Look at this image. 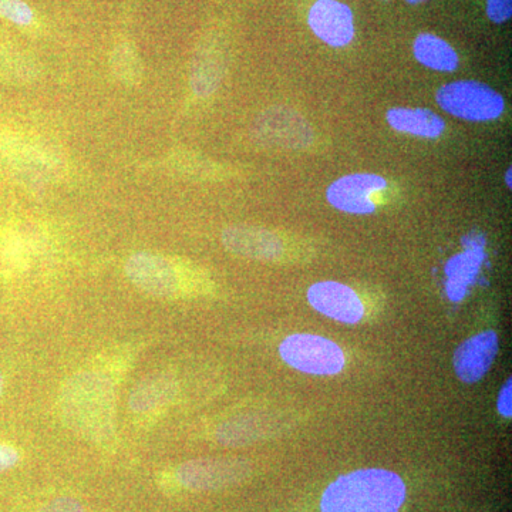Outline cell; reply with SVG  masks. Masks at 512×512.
Wrapping results in <instances>:
<instances>
[{"label":"cell","instance_id":"obj_1","mask_svg":"<svg viewBox=\"0 0 512 512\" xmlns=\"http://www.w3.org/2000/svg\"><path fill=\"white\" fill-rule=\"evenodd\" d=\"M60 407L67 426L84 439L106 441L113 436L116 392L109 376L83 372L70 377L60 394Z\"/></svg>","mask_w":512,"mask_h":512},{"label":"cell","instance_id":"obj_2","mask_svg":"<svg viewBox=\"0 0 512 512\" xmlns=\"http://www.w3.org/2000/svg\"><path fill=\"white\" fill-rule=\"evenodd\" d=\"M403 478L384 468H362L340 476L326 488L322 512H400L406 503Z\"/></svg>","mask_w":512,"mask_h":512},{"label":"cell","instance_id":"obj_3","mask_svg":"<svg viewBox=\"0 0 512 512\" xmlns=\"http://www.w3.org/2000/svg\"><path fill=\"white\" fill-rule=\"evenodd\" d=\"M440 109L450 116L471 123H485L503 116V96L476 80H458L440 87L436 94Z\"/></svg>","mask_w":512,"mask_h":512},{"label":"cell","instance_id":"obj_4","mask_svg":"<svg viewBox=\"0 0 512 512\" xmlns=\"http://www.w3.org/2000/svg\"><path fill=\"white\" fill-rule=\"evenodd\" d=\"M286 365L313 376H333L345 366L343 350L330 339L309 333L288 336L279 346Z\"/></svg>","mask_w":512,"mask_h":512},{"label":"cell","instance_id":"obj_5","mask_svg":"<svg viewBox=\"0 0 512 512\" xmlns=\"http://www.w3.org/2000/svg\"><path fill=\"white\" fill-rule=\"evenodd\" d=\"M251 466L237 458H197L175 471L178 483L192 491H217L247 480Z\"/></svg>","mask_w":512,"mask_h":512},{"label":"cell","instance_id":"obj_6","mask_svg":"<svg viewBox=\"0 0 512 512\" xmlns=\"http://www.w3.org/2000/svg\"><path fill=\"white\" fill-rule=\"evenodd\" d=\"M131 284L154 298H171L180 289V276L173 262L163 255L137 252L126 262Z\"/></svg>","mask_w":512,"mask_h":512},{"label":"cell","instance_id":"obj_7","mask_svg":"<svg viewBox=\"0 0 512 512\" xmlns=\"http://www.w3.org/2000/svg\"><path fill=\"white\" fill-rule=\"evenodd\" d=\"M386 178L377 174L345 175L330 185L326 200L336 210L352 215H370L376 211L373 197L386 190Z\"/></svg>","mask_w":512,"mask_h":512},{"label":"cell","instance_id":"obj_8","mask_svg":"<svg viewBox=\"0 0 512 512\" xmlns=\"http://www.w3.org/2000/svg\"><path fill=\"white\" fill-rule=\"evenodd\" d=\"M461 244L464 251L451 256L446 264V292L451 302L466 298L485 261V238L480 232L471 231Z\"/></svg>","mask_w":512,"mask_h":512},{"label":"cell","instance_id":"obj_9","mask_svg":"<svg viewBox=\"0 0 512 512\" xmlns=\"http://www.w3.org/2000/svg\"><path fill=\"white\" fill-rule=\"evenodd\" d=\"M309 28L330 47H345L355 37L353 12L339 0H318L309 10Z\"/></svg>","mask_w":512,"mask_h":512},{"label":"cell","instance_id":"obj_10","mask_svg":"<svg viewBox=\"0 0 512 512\" xmlns=\"http://www.w3.org/2000/svg\"><path fill=\"white\" fill-rule=\"evenodd\" d=\"M308 301L315 311L349 325L359 323L365 315L359 295L350 286L340 282L313 284L308 291Z\"/></svg>","mask_w":512,"mask_h":512},{"label":"cell","instance_id":"obj_11","mask_svg":"<svg viewBox=\"0 0 512 512\" xmlns=\"http://www.w3.org/2000/svg\"><path fill=\"white\" fill-rule=\"evenodd\" d=\"M222 244L232 254L256 261H276L284 254V242L279 235L269 229L249 225L225 229Z\"/></svg>","mask_w":512,"mask_h":512},{"label":"cell","instance_id":"obj_12","mask_svg":"<svg viewBox=\"0 0 512 512\" xmlns=\"http://www.w3.org/2000/svg\"><path fill=\"white\" fill-rule=\"evenodd\" d=\"M498 352V336L493 330L478 333L461 343L454 353V370L461 382H480L493 366Z\"/></svg>","mask_w":512,"mask_h":512},{"label":"cell","instance_id":"obj_13","mask_svg":"<svg viewBox=\"0 0 512 512\" xmlns=\"http://www.w3.org/2000/svg\"><path fill=\"white\" fill-rule=\"evenodd\" d=\"M177 392L178 384L173 375L157 373L137 384L130 394L128 406L136 414L151 413L173 402Z\"/></svg>","mask_w":512,"mask_h":512},{"label":"cell","instance_id":"obj_14","mask_svg":"<svg viewBox=\"0 0 512 512\" xmlns=\"http://www.w3.org/2000/svg\"><path fill=\"white\" fill-rule=\"evenodd\" d=\"M387 123L399 133L419 138H439L446 130V121L429 109L396 107L387 111Z\"/></svg>","mask_w":512,"mask_h":512},{"label":"cell","instance_id":"obj_15","mask_svg":"<svg viewBox=\"0 0 512 512\" xmlns=\"http://www.w3.org/2000/svg\"><path fill=\"white\" fill-rule=\"evenodd\" d=\"M413 53L417 62L436 72H454L460 63L453 46L433 33H420L414 40Z\"/></svg>","mask_w":512,"mask_h":512},{"label":"cell","instance_id":"obj_16","mask_svg":"<svg viewBox=\"0 0 512 512\" xmlns=\"http://www.w3.org/2000/svg\"><path fill=\"white\" fill-rule=\"evenodd\" d=\"M269 421L259 414H244L221 424L217 430L218 443L224 446H247L266 436Z\"/></svg>","mask_w":512,"mask_h":512},{"label":"cell","instance_id":"obj_17","mask_svg":"<svg viewBox=\"0 0 512 512\" xmlns=\"http://www.w3.org/2000/svg\"><path fill=\"white\" fill-rule=\"evenodd\" d=\"M222 62L210 52H202L195 57L191 70L192 92L198 97L211 96L222 80Z\"/></svg>","mask_w":512,"mask_h":512},{"label":"cell","instance_id":"obj_18","mask_svg":"<svg viewBox=\"0 0 512 512\" xmlns=\"http://www.w3.org/2000/svg\"><path fill=\"white\" fill-rule=\"evenodd\" d=\"M111 69L124 84H137L141 79V62L130 43H120L111 55Z\"/></svg>","mask_w":512,"mask_h":512},{"label":"cell","instance_id":"obj_19","mask_svg":"<svg viewBox=\"0 0 512 512\" xmlns=\"http://www.w3.org/2000/svg\"><path fill=\"white\" fill-rule=\"evenodd\" d=\"M26 242L16 229H0V264L6 269H20L25 266Z\"/></svg>","mask_w":512,"mask_h":512},{"label":"cell","instance_id":"obj_20","mask_svg":"<svg viewBox=\"0 0 512 512\" xmlns=\"http://www.w3.org/2000/svg\"><path fill=\"white\" fill-rule=\"evenodd\" d=\"M0 18L26 28L32 25L35 15L28 3L23 0H0Z\"/></svg>","mask_w":512,"mask_h":512},{"label":"cell","instance_id":"obj_21","mask_svg":"<svg viewBox=\"0 0 512 512\" xmlns=\"http://www.w3.org/2000/svg\"><path fill=\"white\" fill-rule=\"evenodd\" d=\"M487 16L497 25L508 22L512 16V0H487Z\"/></svg>","mask_w":512,"mask_h":512},{"label":"cell","instance_id":"obj_22","mask_svg":"<svg viewBox=\"0 0 512 512\" xmlns=\"http://www.w3.org/2000/svg\"><path fill=\"white\" fill-rule=\"evenodd\" d=\"M36 512H86L83 504L79 500L72 497H60L43 505Z\"/></svg>","mask_w":512,"mask_h":512},{"label":"cell","instance_id":"obj_23","mask_svg":"<svg viewBox=\"0 0 512 512\" xmlns=\"http://www.w3.org/2000/svg\"><path fill=\"white\" fill-rule=\"evenodd\" d=\"M512 380L508 379L507 383L504 384L503 389H501L500 394H498L497 400V410L501 416H504L505 419H511L512 416Z\"/></svg>","mask_w":512,"mask_h":512},{"label":"cell","instance_id":"obj_24","mask_svg":"<svg viewBox=\"0 0 512 512\" xmlns=\"http://www.w3.org/2000/svg\"><path fill=\"white\" fill-rule=\"evenodd\" d=\"M20 460L19 451L9 444H0V471L10 470L18 466Z\"/></svg>","mask_w":512,"mask_h":512},{"label":"cell","instance_id":"obj_25","mask_svg":"<svg viewBox=\"0 0 512 512\" xmlns=\"http://www.w3.org/2000/svg\"><path fill=\"white\" fill-rule=\"evenodd\" d=\"M511 174H512V170H511V168H508L507 174H505V183H507L508 188L512 187Z\"/></svg>","mask_w":512,"mask_h":512},{"label":"cell","instance_id":"obj_26","mask_svg":"<svg viewBox=\"0 0 512 512\" xmlns=\"http://www.w3.org/2000/svg\"><path fill=\"white\" fill-rule=\"evenodd\" d=\"M3 389H5V379H3L2 372H0V397H2Z\"/></svg>","mask_w":512,"mask_h":512},{"label":"cell","instance_id":"obj_27","mask_svg":"<svg viewBox=\"0 0 512 512\" xmlns=\"http://www.w3.org/2000/svg\"><path fill=\"white\" fill-rule=\"evenodd\" d=\"M410 5H420V3L427 2V0H406Z\"/></svg>","mask_w":512,"mask_h":512},{"label":"cell","instance_id":"obj_28","mask_svg":"<svg viewBox=\"0 0 512 512\" xmlns=\"http://www.w3.org/2000/svg\"><path fill=\"white\" fill-rule=\"evenodd\" d=\"M379 2H389V0H379Z\"/></svg>","mask_w":512,"mask_h":512}]
</instances>
